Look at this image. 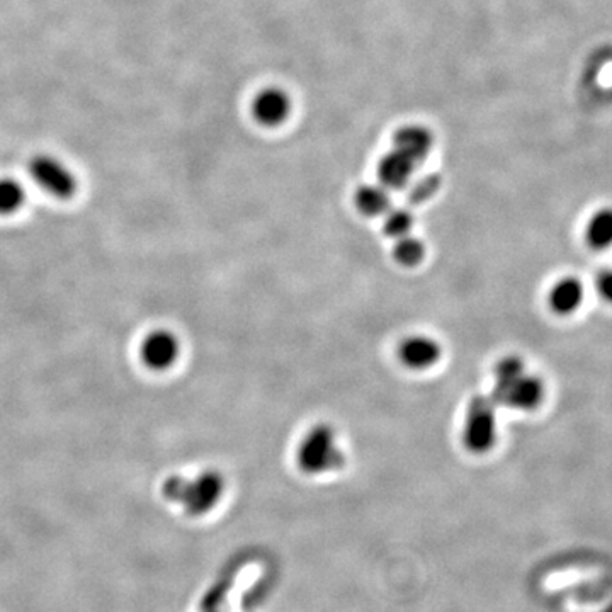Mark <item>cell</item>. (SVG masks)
<instances>
[{"mask_svg": "<svg viewBox=\"0 0 612 612\" xmlns=\"http://www.w3.org/2000/svg\"><path fill=\"white\" fill-rule=\"evenodd\" d=\"M492 397L495 405L514 410H536L544 400V383L536 374L527 373L526 364L519 356L500 359L493 369Z\"/></svg>", "mask_w": 612, "mask_h": 612, "instance_id": "6da1fadb", "label": "cell"}, {"mask_svg": "<svg viewBox=\"0 0 612 612\" xmlns=\"http://www.w3.org/2000/svg\"><path fill=\"white\" fill-rule=\"evenodd\" d=\"M296 461L308 475H323L340 470L346 463V456L340 449L334 427L318 424L306 432L298 446Z\"/></svg>", "mask_w": 612, "mask_h": 612, "instance_id": "3957f363", "label": "cell"}, {"mask_svg": "<svg viewBox=\"0 0 612 612\" xmlns=\"http://www.w3.org/2000/svg\"><path fill=\"white\" fill-rule=\"evenodd\" d=\"M26 201V191L23 184L11 179V177H2L0 179V216L14 215L21 210Z\"/></svg>", "mask_w": 612, "mask_h": 612, "instance_id": "5bb4252c", "label": "cell"}, {"mask_svg": "<svg viewBox=\"0 0 612 612\" xmlns=\"http://www.w3.org/2000/svg\"><path fill=\"white\" fill-rule=\"evenodd\" d=\"M597 291L607 303L612 305V271H604L597 278Z\"/></svg>", "mask_w": 612, "mask_h": 612, "instance_id": "ac0fdd59", "label": "cell"}, {"mask_svg": "<svg viewBox=\"0 0 612 612\" xmlns=\"http://www.w3.org/2000/svg\"><path fill=\"white\" fill-rule=\"evenodd\" d=\"M383 228H385L386 235L391 238H402L405 235H410L412 228H414V215L405 208L388 210Z\"/></svg>", "mask_w": 612, "mask_h": 612, "instance_id": "2e32d148", "label": "cell"}, {"mask_svg": "<svg viewBox=\"0 0 612 612\" xmlns=\"http://www.w3.org/2000/svg\"><path fill=\"white\" fill-rule=\"evenodd\" d=\"M463 442L473 454L492 451L497 442V405L492 397L478 395L471 400L463 425Z\"/></svg>", "mask_w": 612, "mask_h": 612, "instance_id": "277c9868", "label": "cell"}, {"mask_svg": "<svg viewBox=\"0 0 612 612\" xmlns=\"http://www.w3.org/2000/svg\"><path fill=\"white\" fill-rule=\"evenodd\" d=\"M354 201H356L357 210L363 215H386L390 210V191L381 184H366L357 189Z\"/></svg>", "mask_w": 612, "mask_h": 612, "instance_id": "7c38bea8", "label": "cell"}, {"mask_svg": "<svg viewBox=\"0 0 612 612\" xmlns=\"http://www.w3.org/2000/svg\"><path fill=\"white\" fill-rule=\"evenodd\" d=\"M252 116L259 125L266 128H278L288 121L293 104L288 92L279 87H266L257 92L252 101Z\"/></svg>", "mask_w": 612, "mask_h": 612, "instance_id": "8992f818", "label": "cell"}, {"mask_svg": "<svg viewBox=\"0 0 612 612\" xmlns=\"http://www.w3.org/2000/svg\"><path fill=\"white\" fill-rule=\"evenodd\" d=\"M587 242L594 249H607L612 245V208L597 211L587 223Z\"/></svg>", "mask_w": 612, "mask_h": 612, "instance_id": "4fadbf2b", "label": "cell"}, {"mask_svg": "<svg viewBox=\"0 0 612 612\" xmlns=\"http://www.w3.org/2000/svg\"><path fill=\"white\" fill-rule=\"evenodd\" d=\"M437 189H439V177L427 176L424 181H420L419 184L412 189L410 199H412L414 203H422V201H427V199L432 198V196L437 193Z\"/></svg>", "mask_w": 612, "mask_h": 612, "instance_id": "e0dca14e", "label": "cell"}, {"mask_svg": "<svg viewBox=\"0 0 612 612\" xmlns=\"http://www.w3.org/2000/svg\"><path fill=\"white\" fill-rule=\"evenodd\" d=\"M584 301V286L575 278H563L551 288L550 306L558 315H570Z\"/></svg>", "mask_w": 612, "mask_h": 612, "instance_id": "8fae6325", "label": "cell"}, {"mask_svg": "<svg viewBox=\"0 0 612 612\" xmlns=\"http://www.w3.org/2000/svg\"><path fill=\"white\" fill-rule=\"evenodd\" d=\"M225 492V480L218 471L206 470L189 480L181 475L169 476L162 493L170 502L181 504L191 516H203L215 509Z\"/></svg>", "mask_w": 612, "mask_h": 612, "instance_id": "7a4b0ae2", "label": "cell"}, {"mask_svg": "<svg viewBox=\"0 0 612 612\" xmlns=\"http://www.w3.org/2000/svg\"><path fill=\"white\" fill-rule=\"evenodd\" d=\"M393 257L398 264L405 267L419 266L424 261L425 245L422 240L414 237L412 233L405 237L397 238V244L393 247Z\"/></svg>", "mask_w": 612, "mask_h": 612, "instance_id": "9a60e30c", "label": "cell"}, {"mask_svg": "<svg viewBox=\"0 0 612 612\" xmlns=\"http://www.w3.org/2000/svg\"><path fill=\"white\" fill-rule=\"evenodd\" d=\"M398 356L408 369L424 371L439 363L441 344L427 335H410L398 347Z\"/></svg>", "mask_w": 612, "mask_h": 612, "instance_id": "ba28073f", "label": "cell"}, {"mask_svg": "<svg viewBox=\"0 0 612 612\" xmlns=\"http://www.w3.org/2000/svg\"><path fill=\"white\" fill-rule=\"evenodd\" d=\"M415 169L417 164L414 160L408 159L407 155L393 148L378 164V179L381 186L386 187L388 191H397L407 186L414 176Z\"/></svg>", "mask_w": 612, "mask_h": 612, "instance_id": "9c48e42d", "label": "cell"}, {"mask_svg": "<svg viewBox=\"0 0 612 612\" xmlns=\"http://www.w3.org/2000/svg\"><path fill=\"white\" fill-rule=\"evenodd\" d=\"M29 174L46 193L58 199H72L79 189L74 172L51 155H36L29 162Z\"/></svg>", "mask_w": 612, "mask_h": 612, "instance_id": "5b68a950", "label": "cell"}, {"mask_svg": "<svg viewBox=\"0 0 612 612\" xmlns=\"http://www.w3.org/2000/svg\"><path fill=\"white\" fill-rule=\"evenodd\" d=\"M181 354V344L170 330H153L143 339L140 356L148 369L165 371L176 364Z\"/></svg>", "mask_w": 612, "mask_h": 612, "instance_id": "52a82bcc", "label": "cell"}, {"mask_svg": "<svg viewBox=\"0 0 612 612\" xmlns=\"http://www.w3.org/2000/svg\"><path fill=\"white\" fill-rule=\"evenodd\" d=\"M432 143L434 138L422 126H405L393 138V148L407 155L417 165L424 162L425 157L431 153Z\"/></svg>", "mask_w": 612, "mask_h": 612, "instance_id": "30bf717a", "label": "cell"}]
</instances>
